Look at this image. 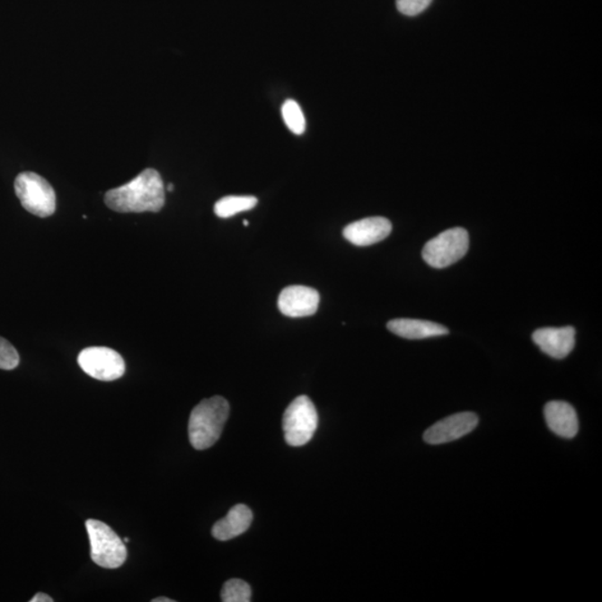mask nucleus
I'll use <instances>...</instances> for the list:
<instances>
[{
    "label": "nucleus",
    "instance_id": "1",
    "mask_svg": "<svg viewBox=\"0 0 602 602\" xmlns=\"http://www.w3.org/2000/svg\"><path fill=\"white\" fill-rule=\"evenodd\" d=\"M165 202L164 184L155 169H146L136 179L105 194L106 206L122 213L159 212Z\"/></svg>",
    "mask_w": 602,
    "mask_h": 602
},
{
    "label": "nucleus",
    "instance_id": "2",
    "mask_svg": "<svg viewBox=\"0 0 602 602\" xmlns=\"http://www.w3.org/2000/svg\"><path fill=\"white\" fill-rule=\"evenodd\" d=\"M228 401L221 396L207 398L194 407L189 420V438L196 450H207L217 442L229 418Z\"/></svg>",
    "mask_w": 602,
    "mask_h": 602
},
{
    "label": "nucleus",
    "instance_id": "3",
    "mask_svg": "<svg viewBox=\"0 0 602 602\" xmlns=\"http://www.w3.org/2000/svg\"><path fill=\"white\" fill-rule=\"evenodd\" d=\"M85 526L91 542L93 562L105 569L122 567L128 558V550L112 527L94 518L87 520Z\"/></svg>",
    "mask_w": 602,
    "mask_h": 602
},
{
    "label": "nucleus",
    "instance_id": "4",
    "mask_svg": "<svg viewBox=\"0 0 602 602\" xmlns=\"http://www.w3.org/2000/svg\"><path fill=\"white\" fill-rule=\"evenodd\" d=\"M282 428L290 447H304L313 438L318 428V413L308 396H299L290 403L282 419Z\"/></svg>",
    "mask_w": 602,
    "mask_h": 602
},
{
    "label": "nucleus",
    "instance_id": "5",
    "mask_svg": "<svg viewBox=\"0 0 602 602\" xmlns=\"http://www.w3.org/2000/svg\"><path fill=\"white\" fill-rule=\"evenodd\" d=\"M16 196L31 215L46 217L57 210V194L52 185L34 173H22L15 180Z\"/></svg>",
    "mask_w": 602,
    "mask_h": 602
},
{
    "label": "nucleus",
    "instance_id": "6",
    "mask_svg": "<svg viewBox=\"0 0 602 602\" xmlns=\"http://www.w3.org/2000/svg\"><path fill=\"white\" fill-rule=\"evenodd\" d=\"M470 237L463 228H452L443 231L438 237L429 240L424 245V261L429 266L443 270L461 261L469 250Z\"/></svg>",
    "mask_w": 602,
    "mask_h": 602
},
{
    "label": "nucleus",
    "instance_id": "7",
    "mask_svg": "<svg viewBox=\"0 0 602 602\" xmlns=\"http://www.w3.org/2000/svg\"><path fill=\"white\" fill-rule=\"evenodd\" d=\"M77 361L89 376L99 381H117L125 373L122 356L108 347H89L81 351Z\"/></svg>",
    "mask_w": 602,
    "mask_h": 602
},
{
    "label": "nucleus",
    "instance_id": "8",
    "mask_svg": "<svg viewBox=\"0 0 602 602\" xmlns=\"http://www.w3.org/2000/svg\"><path fill=\"white\" fill-rule=\"evenodd\" d=\"M478 424L479 418L474 413L454 414L426 429L424 441L430 446L456 441L471 433Z\"/></svg>",
    "mask_w": 602,
    "mask_h": 602
},
{
    "label": "nucleus",
    "instance_id": "9",
    "mask_svg": "<svg viewBox=\"0 0 602 602\" xmlns=\"http://www.w3.org/2000/svg\"><path fill=\"white\" fill-rule=\"evenodd\" d=\"M321 296L316 289L305 286H289L281 291L278 308L287 317L300 318L316 314Z\"/></svg>",
    "mask_w": 602,
    "mask_h": 602
},
{
    "label": "nucleus",
    "instance_id": "10",
    "mask_svg": "<svg viewBox=\"0 0 602 602\" xmlns=\"http://www.w3.org/2000/svg\"><path fill=\"white\" fill-rule=\"evenodd\" d=\"M392 233L391 221L383 217H366L344 229V237L358 247H368L386 239Z\"/></svg>",
    "mask_w": 602,
    "mask_h": 602
},
{
    "label": "nucleus",
    "instance_id": "11",
    "mask_svg": "<svg viewBox=\"0 0 602 602\" xmlns=\"http://www.w3.org/2000/svg\"><path fill=\"white\" fill-rule=\"evenodd\" d=\"M532 338H534V341L539 346V349L549 355L550 358L563 359L574 349L576 330L571 326L540 328L534 332Z\"/></svg>",
    "mask_w": 602,
    "mask_h": 602
},
{
    "label": "nucleus",
    "instance_id": "12",
    "mask_svg": "<svg viewBox=\"0 0 602 602\" xmlns=\"http://www.w3.org/2000/svg\"><path fill=\"white\" fill-rule=\"evenodd\" d=\"M544 418L549 429L558 437L572 438L579 430L578 415L567 402L553 401L544 407Z\"/></svg>",
    "mask_w": 602,
    "mask_h": 602
},
{
    "label": "nucleus",
    "instance_id": "13",
    "mask_svg": "<svg viewBox=\"0 0 602 602\" xmlns=\"http://www.w3.org/2000/svg\"><path fill=\"white\" fill-rule=\"evenodd\" d=\"M253 514L244 504L231 508L228 514L212 527V536L219 541H228L243 535L252 526Z\"/></svg>",
    "mask_w": 602,
    "mask_h": 602
},
{
    "label": "nucleus",
    "instance_id": "14",
    "mask_svg": "<svg viewBox=\"0 0 602 602\" xmlns=\"http://www.w3.org/2000/svg\"><path fill=\"white\" fill-rule=\"evenodd\" d=\"M388 331L405 340H425L447 335L448 330L439 323L421 319L398 318L387 323Z\"/></svg>",
    "mask_w": 602,
    "mask_h": 602
},
{
    "label": "nucleus",
    "instance_id": "15",
    "mask_svg": "<svg viewBox=\"0 0 602 602\" xmlns=\"http://www.w3.org/2000/svg\"><path fill=\"white\" fill-rule=\"evenodd\" d=\"M258 199L252 196H229L220 199L215 205V213L222 219L238 215L240 212L253 209Z\"/></svg>",
    "mask_w": 602,
    "mask_h": 602
},
{
    "label": "nucleus",
    "instance_id": "16",
    "mask_svg": "<svg viewBox=\"0 0 602 602\" xmlns=\"http://www.w3.org/2000/svg\"><path fill=\"white\" fill-rule=\"evenodd\" d=\"M282 118H284L287 128L296 136H301L305 129V119L297 102L287 100L281 109Z\"/></svg>",
    "mask_w": 602,
    "mask_h": 602
},
{
    "label": "nucleus",
    "instance_id": "17",
    "mask_svg": "<svg viewBox=\"0 0 602 602\" xmlns=\"http://www.w3.org/2000/svg\"><path fill=\"white\" fill-rule=\"evenodd\" d=\"M221 600L224 602H249L252 600V589L248 583L241 579H230L222 588Z\"/></svg>",
    "mask_w": 602,
    "mask_h": 602
},
{
    "label": "nucleus",
    "instance_id": "18",
    "mask_svg": "<svg viewBox=\"0 0 602 602\" xmlns=\"http://www.w3.org/2000/svg\"><path fill=\"white\" fill-rule=\"evenodd\" d=\"M20 364V354L11 342L0 337V369H15Z\"/></svg>",
    "mask_w": 602,
    "mask_h": 602
},
{
    "label": "nucleus",
    "instance_id": "19",
    "mask_svg": "<svg viewBox=\"0 0 602 602\" xmlns=\"http://www.w3.org/2000/svg\"><path fill=\"white\" fill-rule=\"evenodd\" d=\"M432 0H396L398 12L405 16H416L423 13Z\"/></svg>",
    "mask_w": 602,
    "mask_h": 602
},
{
    "label": "nucleus",
    "instance_id": "20",
    "mask_svg": "<svg viewBox=\"0 0 602 602\" xmlns=\"http://www.w3.org/2000/svg\"><path fill=\"white\" fill-rule=\"evenodd\" d=\"M52 597L43 594V592H39V594L32 597L31 602H53Z\"/></svg>",
    "mask_w": 602,
    "mask_h": 602
},
{
    "label": "nucleus",
    "instance_id": "21",
    "mask_svg": "<svg viewBox=\"0 0 602 602\" xmlns=\"http://www.w3.org/2000/svg\"><path fill=\"white\" fill-rule=\"evenodd\" d=\"M152 602H174V600L166 598V597H160V598L153 599Z\"/></svg>",
    "mask_w": 602,
    "mask_h": 602
},
{
    "label": "nucleus",
    "instance_id": "22",
    "mask_svg": "<svg viewBox=\"0 0 602 602\" xmlns=\"http://www.w3.org/2000/svg\"><path fill=\"white\" fill-rule=\"evenodd\" d=\"M173 189H174L173 184H169L168 185L169 191H173Z\"/></svg>",
    "mask_w": 602,
    "mask_h": 602
},
{
    "label": "nucleus",
    "instance_id": "23",
    "mask_svg": "<svg viewBox=\"0 0 602 602\" xmlns=\"http://www.w3.org/2000/svg\"><path fill=\"white\" fill-rule=\"evenodd\" d=\"M128 541H129L128 538H124V539H123L124 544H128Z\"/></svg>",
    "mask_w": 602,
    "mask_h": 602
},
{
    "label": "nucleus",
    "instance_id": "24",
    "mask_svg": "<svg viewBox=\"0 0 602 602\" xmlns=\"http://www.w3.org/2000/svg\"><path fill=\"white\" fill-rule=\"evenodd\" d=\"M243 225L244 226H249V222L247 220H244Z\"/></svg>",
    "mask_w": 602,
    "mask_h": 602
}]
</instances>
